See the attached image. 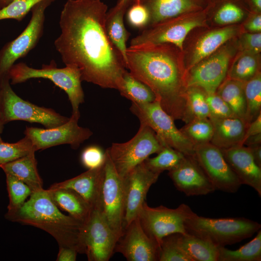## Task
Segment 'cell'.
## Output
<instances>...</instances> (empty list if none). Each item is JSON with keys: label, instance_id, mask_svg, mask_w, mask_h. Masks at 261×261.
<instances>
[{"label": "cell", "instance_id": "6da1fadb", "mask_svg": "<svg viewBox=\"0 0 261 261\" xmlns=\"http://www.w3.org/2000/svg\"><path fill=\"white\" fill-rule=\"evenodd\" d=\"M107 8L101 0H68L54 45L65 65L79 70L82 81L117 90L126 69L106 31Z\"/></svg>", "mask_w": 261, "mask_h": 261}, {"label": "cell", "instance_id": "7a4b0ae2", "mask_svg": "<svg viewBox=\"0 0 261 261\" xmlns=\"http://www.w3.org/2000/svg\"><path fill=\"white\" fill-rule=\"evenodd\" d=\"M167 44L130 46L126 69L148 86L162 108L174 120H183L187 81Z\"/></svg>", "mask_w": 261, "mask_h": 261}, {"label": "cell", "instance_id": "3957f363", "mask_svg": "<svg viewBox=\"0 0 261 261\" xmlns=\"http://www.w3.org/2000/svg\"><path fill=\"white\" fill-rule=\"evenodd\" d=\"M9 221L42 229L52 236L59 246L70 247L85 254L82 240L84 223L62 213L51 198L47 189L32 192L19 208L8 211Z\"/></svg>", "mask_w": 261, "mask_h": 261}, {"label": "cell", "instance_id": "277c9868", "mask_svg": "<svg viewBox=\"0 0 261 261\" xmlns=\"http://www.w3.org/2000/svg\"><path fill=\"white\" fill-rule=\"evenodd\" d=\"M186 233L218 247L233 245L252 236L261 228L258 222L244 217L210 218L194 212L185 222Z\"/></svg>", "mask_w": 261, "mask_h": 261}, {"label": "cell", "instance_id": "5b68a950", "mask_svg": "<svg viewBox=\"0 0 261 261\" xmlns=\"http://www.w3.org/2000/svg\"><path fill=\"white\" fill-rule=\"evenodd\" d=\"M7 76L13 85L32 78L50 80L67 94L72 108L71 116L80 118L79 106L84 102L85 99L81 73L77 68L66 65L65 67L59 68L52 61L49 65H43L41 69H35L24 62H19L11 67Z\"/></svg>", "mask_w": 261, "mask_h": 261}, {"label": "cell", "instance_id": "8992f818", "mask_svg": "<svg viewBox=\"0 0 261 261\" xmlns=\"http://www.w3.org/2000/svg\"><path fill=\"white\" fill-rule=\"evenodd\" d=\"M0 117L3 125L23 120L42 124L45 128L59 126L70 119L51 108L37 106L19 97L12 89L8 76L0 79Z\"/></svg>", "mask_w": 261, "mask_h": 261}, {"label": "cell", "instance_id": "52a82bcc", "mask_svg": "<svg viewBox=\"0 0 261 261\" xmlns=\"http://www.w3.org/2000/svg\"><path fill=\"white\" fill-rule=\"evenodd\" d=\"M165 146L155 132L140 123L135 135L123 143H113L106 150L119 175L123 179L132 169Z\"/></svg>", "mask_w": 261, "mask_h": 261}, {"label": "cell", "instance_id": "ba28073f", "mask_svg": "<svg viewBox=\"0 0 261 261\" xmlns=\"http://www.w3.org/2000/svg\"><path fill=\"white\" fill-rule=\"evenodd\" d=\"M130 109L140 123L155 132L164 146L185 156L194 155V145L176 128L174 120L162 108L158 101L144 104L132 102Z\"/></svg>", "mask_w": 261, "mask_h": 261}, {"label": "cell", "instance_id": "9c48e42d", "mask_svg": "<svg viewBox=\"0 0 261 261\" xmlns=\"http://www.w3.org/2000/svg\"><path fill=\"white\" fill-rule=\"evenodd\" d=\"M193 213L185 203L172 209L163 205L150 207L145 201L137 217L146 234L160 246L164 237L174 233H186L185 222Z\"/></svg>", "mask_w": 261, "mask_h": 261}, {"label": "cell", "instance_id": "30bf717a", "mask_svg": "<svg viewBox=\"0 0 261 261\" xmlns=\"http://www.w3.org/2000/svg\"><path fill=\"white\" fill-rule=\"evenodd\" d=\"M53 1L44 0L31 9V17L24 30L0 51V79L7 76L18 59L26 56L37 45L44 29L45 11Z\"/></svg>", "mask_w": 261, "mask_h": 261}, {"label": "cell", "instance_id": "8fae6325", "mask_svg": "<svg viewBox=\"0 0 261 261\" xmlns=\"http://www.w3.org/2000/svg\"><path fill=\"white\" fill-rule=\"evenodd\" d=\"M104 178L98 209L117 240L124 229V193L123 179L117 173L106 151Z\"/></svg>", "mask_w": 261, "mask_h": 261}, {"label": "cell", "instance_id": "7c38bea8", "mask_svg": "<svg viewBox=\"0 0 261 261\" xmlns=\"http://www.w3.org/2000/svg\"><path fill=\"white\" fill-rule=\"evenodd\" d=\"M194 156L216 190L233 193L242 185L221 149L210 142L198 145Z\"/></svg>", "mask_w": 261, "mask_h": 261}, {"label": "cell", "instance_id": "4fadbf2b", "mask_svg": "<svg viewBox=\"0 0 261 261\" xmlns=\"http://www.w3.org/2000/svg\"><path fill=\"white\" fill-rule=\"evenodd\" d=\"M79 119L71 116L65 123L52 128L27 127L24 134L31 141L35 151L63 144L76 149L93 134L88 128L78 125Z\"/></svg>", "mask_w": 261, "mask_h": 261}, {"label": "cell", "instance_id": "5bb4252c", "mask_svg": "<svg viewBox=\"0 0 261 261\" xmlns=\"http://www.w3.org/2000/svg\"><path fill=\"white\" fill-rule=\"evenodd\" d=\"M82 240L89 261H108L115 252L117 239L100 211L92 209L84 223Z\"/></svg>", "mask_w": 261, "mask_h": 261}, {"label": "cell", "instance_id": "9a60e30c", "mask_svg": "<svg viewBox=\"0 0 261 261\" xmlns=\"http://www.w3.org/2000/svg\"><path fill=\"white\" fill-rule=\"evenodd\" d=\"M178 17V16H177ZM177 17L169 19L153 25V27L143 30L132 38L130 46L169 44L180 50L183 48L184 40L193 29L202 26L200 16H195L185 20Z\"/></svg>", "mask_w": 261, "mask_h": 261}, {"label": "cell", "instance_id": "2e32d148", "mask_svg": "<svg viewBox=\"0 0 261 261\" xmlns=\"http://www.w3.org/2000/svg\"><path fill=\"white\" fill-rule=\"evenodd\" d=\"M160 175L150 170L143 161L123 178L125 203L124 230L137 218L149 189L156 182Z\"/></svg>", "mask_w": 261, "mask_h": 261}, {"label": "cell", "instance_id": "e0dca14e", "mask_svg": "<svg viewBox=\"0 0 261 261\" xmlns=\"http://www.w3.org/2000/svg\"><path fill=\"white\" fill-rule=\"evenodd\" d=\"M160 246L143 229L139 218H135L123 231L115 252L128 261H159Z\"/></svg>", "mask_w": 261, "mask_h": 261}, {"label": "cell", "instance_id": "ac0fdd59", "mask_svg": "<svg viewBox=\"0 0 261 261\" xmlns=\"http://www.w3.org/2000/svg\"><path fill=\"white\" fill-rule=\"evenodd\" d=\"M231 55L222 51L192 67L187 75V86L202 89L206 94L216 93L228 72Z\"/></svg>", "mask_w": 261, "mask_h": 261}, {"label": "cell", "instance_id": "d6986e66", "mask_svg": "<svg viewBox=\"0 0 261 261\" xmlns=\"http://www.w3.org/2000/svg\"><path fill=\"white\" fill-rule=\"evenodd\" d=\"M168 175L176 189L187 196L205 195L216 190L194 155L185 156Z\"/></svg>", "mask_w": 261, "mask_h": 261}, {"label": "cell", "instance_id": "ffe728a7", "mask_svg": "<svg viewBox=\"0 0 261 261\" xmlns=\"http://www.w3.org/2000/svg\"><path fill=\"white\" fill-rule=\"evenodd\" d=\"M221 151L241 184L252 187L261 197V167L256 163L247 147L240 145Z\"/></svg>", "mask_w": 261, "mask_h": 261}, {"label": "cell", "instance_id": "44dd1931", "mask_svg": "<svg viewBox=\"0 0 261 261\" xmlns=\"http://www.w3.org/2000/svg\"><path fill=\"white\" fill-rule=\"evenodd\" d=\"M103 178L104 164L101 167L88 169L70 179L55 183L50 188L72 189L78 193L92 209H98Z\"/></svg>", "mask_w": 261, "mask_h": 261}, {"label": "cell", "instance_id": "7402d4cb", "mask_svg": "<svg viewBox=\"0 0 261 261\" xmlns=\"http://www.w3.org/2000/svg\"><path fill=\"white\" fill-rule=\"evenodd\" d=\"M213 126L210 143L220 149L243 145L248 124L236 116L209 118Z\"/></svg>", "mask_w": 261, "mask_h": 261}, {"label": "cell", "instance_id": "603a6c76", "mask_svg": "<svg viewBox=\"0 0 261 261\" xmlns=\"http://www.w3.org/2000/svg\"><path fill=\"white\" fill-rule=\"evenodd\" d=\"M149 15L148 25L194 12L202 7L199 0H140Z\"/></svg>", "mask_w": 261, "mask_h": 261}, {"label": "cell", "instance_id": "cb8c5ba5", "mask_svg": "<svg viewBox=\"0 0 261 261\" xmlns=\"http://www.w3.org/2000/svg\"><path fill=\"white\" fill-rule=\"evenodd\" d=\"M128 5L122 1L117 0L116 5L107 12L105 20V27L107 35L115 47L121 55L126 68L127 63V42L130 33L126 29L124 23V16Z\"/></svg>", "mask_w": 261, "mask_h": 261}, {"label": "cell", "instance_id": "d4e9b609", "mask_svg": "<svg viewBox=\"0 0 261 261\" xmlns=\"http://www.w3.org/2000/svg\"><path fill=\"white\" fill-rule=\"evenodd\" d=\"M35 151L0 166L5 174L11 175L25 183L32 192L43 188Z\"/></svg>", "mask_w": 261, "mask_h": 261}, {"label": "cell", "instance_id": "484cf974", "mask_svg": "<svg viewBox=\"0 0 261 261\" xmlns=\"http://www.w3.org/2000/svg\"><path fill=\"white\" fill-rule=\"evenodd\" d=\"M47 191L58 207L84 223L87 220L92 209L74 190L66 188H49Z\"/></svg>", "mask_w": 261, "mask_h": 261}, {"label": "cell", "instance_id": "4316f807", "mask_svg": "<svg viewBox=\"0 0 261 261\" xmlns=\"http://www.w3.org/2000/svg\"><path fill=\"white\" fill-rule=\"evenodd\" d=\"M236 32L235 27H227L211 31L202 36L195 46L189 68H191L212 54L234 36Z\"/></svg>", "mask_w": 261, "mask_h": 261}, {"label": "cell", "instance_id": "83f0119b", "mask_svg": "<svg viewBox=\"0 0 261 261\" xmlns=\"http://www.w3.org/2000/svg\"><path fill=\"white\" fill-rule=\"evenodd\" d=\"M181 249L192 261H218V247L211 243L188 233H176Z\"/></svg>", "mask_w": 261, "mask_h": 261}, {"label": "cell", "instance_id": "f1b7e54d", "mask_svg": "<svg viewBox=\"0 0 261 261\" xmlns=\"http://www.w3.org/2000/svg\"><path fill=\"white\" fill-rule=\"evenodd\" d=\"M216 93L226 102L235 116L245 120L246 102L244 82L228 78L220 84Z\"/></svg>", "mask_w": 261, "mask_h": 261}, {"label": "cell", "instance_id": "f546056e", "mask_svg": "<svg viewBox=\"0 0 261 261\" xmlns=\"http://www.w3.org/2000/svg\"><path fill=\"white\" fill-rule=\"evenodd\" d=\"M124 97L136 103H147L156 100L151 89L126 70L117 89Z\"/></svg>", "mask_w": 261, "mask_h": 261}, {"label": "cell", "instance_id": "4dcf8cb0", "mask_svg": "<svg viewBox=\"0 0 261 261\" xmlns=\"http://www.w3.org/2000/svg\"><path fill=\"white\" fill-rule=\"evenodd\" d=\"M261 230L255 237L239 248L233 250L225 247H218V261H261Z\"/></svg>", "mask_w": 261, "mask_h": 261}, {"label": "cell", "instance_id": "1f68e13d", "mask_svg": "<svg viewBox=\"0 0 261 261\" xmlns=\"http://www.w3.org/2000/svg\"><path fill=\"white\" fill-rule=\"evenodd\" d=\"M206 93L196 87H188L183 121L186 123L195 119L209 118L210 112L206 100Z\"/></svg>", "mask_w": 261, "mask_h": 261}, {"label": "cell", "instance_id": "d6a6232c", "mask_svg": "<svg viewBox=\"0 0 261 261\" xmlns=\"http://www.w3.org/2000/svg\"><path fill=\"white\" fill-rule=\"evenodd\" d=\"M246 102L245 120L248 125L261 113V75L260 72L244 83Z\"/></svg>", "mask_w": 261, "mask_h": 261}, {"label": "cell", "instance_id": "836d02e7", "mask_svg": "<svg viewBox=\"0 0 261 261\" xmlns=\"http://www.w3.org/2000/svg\"><path fill=\"white\" fill-rule=\"evenodd\" d=\"M194 146L210 142L213 126L209 118L193 119L180 129Z\"/></svg>", "mask_w": 261, "mask_h": 261}, {"label": "cell", "instance_id": "e575fe53", "mask_svg": "<svg viewBox=\"0 0 261 261\" xmlns=\"http://www.w3.org/2000/svg\"><path fill=\"white\" fill-rule=\"evenodd\" d=\"M185 155L169 146H164L155 157L146 159L145 163L152 171L160 174L165 170L168 171L176 167Z\"/></svg>", "mask_w": 261, "mask_h": 261}, {"label": "cell", "instance_id": "d590c367", "mask_svg": "<svg viewBox=\"0 0 261 261\" xmlns=\"http://www.w3.org/2000/svg\"><path fill=\"white\" fill-rule=\"evenodd\" d=\"M35 151L30 139L27 136L14 143L0 141V167L3 164Z\"/></svg>", "mask_w": 261, "mask_h": 261}, {"label": "cell", "instance_id": "8d00e7d4", "mask_svg": "<svg viewBox=\"0 0 261 261\" xmlns=\"http://www.w3.org/2000/svg\"><path fill=\"white\" fill-rule=\"evenodd\" d=\"M6 181L9 199L8 211H14L24 204L32 191L25 183L11 175L6 174Z\"/></svg>", "mask_w": 261, "mask_h": 261}, {"label": "cell", "instance_id": "74e56055", "mask_svg": "<svg viewBox=\"0 0 261 261\" xmlns=\"http://www.w3.org/2000/svg\"><path fill=\"white\" fill-rule=\"evenodd\" d=\"M258 68L255 57L250 54L245 55L235 61L227 74L230 78L245 83L259 72Z\"/></svg>", "mask_w": 261, "mask_h": 261}, {"label": "cell", "instance_id": "f35d334b", "mask_svg": "<svg viewBox=\"0 0 261 261\" xmlns=\"http://www.w3.org/2000/svg\"><path fill=\"white\" fill-rule=\"evenodd\" d=\"M245 14L244 8L233 0H223L214 14V21L219 24H229L241 20Z\"/></svg>", "mask_w": 261, "mask_h": 261}, {"label": "cell", "instance_id": "ab89813d", "mask_svg": "<svg viewBox=\"0 0 261 261\" xmlns=\"http://www.w3.org/2000/svg\"><path fill=\"white\" fill-rule=\"evenodd\" d=\"M159 261H192L178 244L176 233L164 237L160 246Z\"/></svg>", "mask_w": 261, "mask_h": 261}, {"label": "cell", "instance_id": "60d3db41", "mask_svg": "<svg viewBox=\"0 0 261 261\" xmlns=\"http://www.w3.org/2000/svg\"><path fill=\"white\" fill-rule=\"evenodd\" d=\"M43 0H13L0 10V20L12 19L20 21L35 5Z\"/></svg>", "mask_w": 261, "mask_h": 261}, {"label": "cell", "instance_id": "b9f144b4", "mask_svg": "<svg viewBox=\"0 0 261 261\" xmlns=\"http://www.w3.org/2000/svg\"><path fill=\"white\" fill-rule=\"evenodd\" d=\"M105 151L97 145H90L82 153L81 160L83 165L88 169L102 166L105 162Z\"/></svg>", "mask_w": 261, "mask_h": 261}, {"label": "cell", "instance_id": "7bdbcfd3", "mask_svg": "<svg viewBox=\"0 0 261 261\" xmlns=\"http://www.w3.org/2000/svg\"><path fill=\"white\" fill-rule=\"evenodd\" d=\"M206 100L210 112L209 118L235 116L228 104L216 92L206 94Z\"/></svg>", "mask_w": 261, "mask_h": 261}, {"label": "cell", "instance_id": "ee69618b", "mask_svg": "<svg viewBox=\"0 0 261 261\" xmlns=\"http://www.w3.org/2000/svg\"><path fill=\"white\" fill-rule=\"evenodd\" d=\"M126 13L128 22L131 26L143 28L148 25L149 13L145 7L140 2L130 6Z\"/></svg>", "mask_w": 261, "mask_h": 261}, {"label": "cell", "instance_id": "f6af8a7d", "mask_svg": "<svg viewBox=\"0 0 261 261\" xmlns=\"http://www.w3.org/2000/svg\"><path fill=\"white\" fill-rule=\"evenodd\" d=\"M243 45L248 51L253 53L261 52V33H247L243 36Z\"/></svg>", "mask_w": 261, "mask_h": 261}, {"label": "cell", "instance_id": "bcb514c9", "mask_svg": "<svg viewBox=\"0 0 261 261\" xmlns=\"http://www.w3.org/2000/svg\"><path fill=\"white\" fill-rule=\"evenodd\" d=\"M78 253L74 249L59 246V251L57 258V261H75L77 254Z\"/></svg>", "mask_w": 261, "mask_h": 261}, {"label": "cell", "instance_id": "7dc6e473", "mask_svg": "<svg viewBox=\"0 0 261 261\" xmlns=\"http://www.w3.org/2000/svg\"><path fill=\"white\" fill-rule=\"evenodd\" d=\"M261 133V113L253 121L248 124L246 130L244 140L249 136Z\"/></svg>", "mask_w": 261, "mask_h": 261}, {"label": "cell", "instance_id": "c3c4849f", "mask_svg": "<svg viewBox=\"0 0 261 261\" xmlns=\"http://www.w3.org/2000/svg\"><path fill=\"white\" fill-rule=\"evenodd\" d=\"M247 29L252 32H259L261 30V16L257 14L254 16L246 25Z\"/></svg>", "mask_w": 261, "mask_h": 261}, {"label": "cell", "instance_id": "681fc988", "mask_svg": "<svg viewBox=\"0 0 261 261\" xmlns=\"http://www.w3.org/2000/svg\"><path fill=\"white\" fill-rule=\"evenodd\" d=\"M247 147L250 151L256 163L259 167H261V144L251 145Z\"/></svg>", "mask_w": 261, "mask_h": 261}, {"label": "cell", "instance_id": "f907efd6", "mask_svg": "<svg viewBox=\"0 0 261 261\" xmlns=\"http://www.w3.org/2000/svg\"><path fill=\"white\" fill-rule=\"evenodd\" d=\"M257 144H261V133L249 136L243 142V145L246 146Z\"/></svg>", "mask_w": 261, "mask_h": 261}, {"label": "cell", "instance_id": "816d5d0a", "mask_svg": "<svg viewBox=\"0 0 261 261\" xmlns=\"http://www.w3.org/2000/svg\"><path fill=\"white\" fill-rule=\"evenodd\" d=\"M249 4L253 9L257 11L260 12L261 10V0H248Z\"/></svg>", "mask_w": 261, "mask_h": 261}, {"label": "cell", "instance_id": "f5cc1de1", "mask_svg": "<svg viewBox=\"0 0 261 261\" xmlns=\"http://www.w3.org/2000/svg\"><path fill=\"white\" fill-rule=\"evenodd\" d=\"M117 0L124 1L128 5V7H129L131 5L134 3L139 2L140 1V0Z\"/></svg>", "mask_w": 261, "mask_h": 261}, {"label": "cell", "instance_id": "db71d44e", "mask_svg": "<svg viewBox=\"0 0 261 261\" xmlns=\"http://www.w3.org/2000/svg\"><path fill=\"white\" fill-rule=\"evenodd\" d=\"M13 1V0H0V5L1 8L7 6Z\"/></svg>", "mask_w": 261, "mask_h": 261}, {"label": "cell", "instance_id": "11a10c76", "mask_svg": "<svg viewBox=\"0 0 261 261\" xmlns=\"http://www.w3.org/2000/svg\"><path fill=\"white\" fill-rule=\"evenodd\" d=\"M3 126L4 125L2 123L0 117V134H1L3 131Z\"/></svg>", "mask_w": 261, "mask_h": 261}, {"label": "cell", "instance_id": "9f6ffc18", "mask_svg": "<svg viewBox=\"0 0 261 261\" xmlns=\"http://www.w3.org/2000/svg\"><path fill=\"white\" fill-rule=\"evenodd\" d=\"M2 139H1V137H0V141H2Z\"/></svg>", "mask_w": 261, "mask_h": 261}, {"label": "cell", "instance_id": "6f0895ef", "mask_svg": "<svg viewBox=\"0 0 261 261\" xmlns=\"http://www.w3.org/2000/svg\"><path fill=\"white\" fill-rule=\"evenodd\" d=\"M1 6L0 5V10L1 9Z\"/></svg>", "mask_w": 261, "mask_h": 261}]
</instances>
